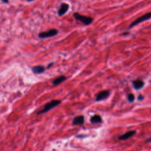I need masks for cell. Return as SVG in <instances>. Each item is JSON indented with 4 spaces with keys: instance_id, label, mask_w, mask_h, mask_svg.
<instances>
[{
    "instance_id": "cell-18",
    "label": "cell",
    "mask_w": 151,
    "mask_h": 151,
    "mask_svg": "<svg viewBox=\"0 0 151 151\" xmlns=\"http://www.w3.org/2000/svg\"><path fill=\"white\" fill-rule=\"evenodd\" d=\"M52 65V63H50V64L48 65L47 68H49V67H51Z\"/></svg>"
},
{
    "instance_id": "cell-17",
    "label": "cell",
    "mask_w": 151,
    "mask_h": 151,
    "mask_svg": "<svg viewBox=\"0 0 151 151\" xmlns=\"http://www.w3.org/2000/svg\"><path fill=\"white\" fill-rule=\"evenodd\" d=\"M147 142H151V137L147 139L146 140V143H147Z\"/></svg>"
},
{
    "instance_id": "cell-5",
    "label": "cell",
    "mask_w": 151,
    "mask_h": 151,
    "mask_svg": "<svg viewBox=\"0 0 151 151\" xmlns=\"http://www.w3.org/2000/svg\"><path fill=\"white\" fill-rule=\"evenodd\" d=\"M69 4L66 2H62L60 4V8L58 10V15L59 17H61L64 15L67 12L69 9Z\"/></svg>"
},
{
    "instance_id": "cell-10",
    "label": "cell",
    "mask_w": 151,
    "mask_h": 151,
    "mask_svg": "<svg viewBox=\"0 0 151 151\" xmlns=\"http://www.w3.org/2000/svg\"><path fill=\"white\" fill-rule=\"evenodd\" d=\"M144 84V82L140 79H136L133 81V86L136 90L142 88L143 87Z\"/></svg>"
},
{
    "instance_id": "cell-4",
    "label": "cell",
    "mask_w": 151,
    "mask_h": 151,
    "mask_svg": "<svg viewBox=\"0 0 151 151\" xmlns=\"http://www.w3.org/2000/svg\"><path fill=\"white\" fill-rule=\"evenodd\" d=\"M58 34V29H55V28H53V29H50L48 31H43V32H40L38 34V37L40 38H50V37H54L55 35H57Z\"/></svg>"
},
{
    "instance_id": "cell-14",
    "label": "cell",
    "mask_w": 151,
    "mask_h": 151,
    "mask_svg": "<svg viewBox=\"0 0 151 151\" xmlns=\"http://www.w3.org/2000/svg\"><path fill=\"white\" fill-rule=\"evenodd\" d=\"M137 99H138V100H139V101H142V100H143L144 99V96H142V94H139V95L138 96Z\"/></svg>"
},
{
    "instance_id": "cell-2",
    "label": "cell",
    "mask_w": 151,
    "mask_h": 151,
    "mask_svg": "<svg viewBox=\"0 0 151 151\" xmlns=\"http://www.w3.org/2000/svg\"><path fill=\"white\" fill-rule=\"evenodd\" d=\"M61 100H51L50 101V102L46 103L43 109L42 110H41L40 111H39L38 112V114H43V113H45L47 111H48L52 109V108L56 107L57 106H58V104H60L61 103Z\"/></svg>"
},
{
    "instance_id": "cell-12",
    "label": "cell",
    "mask_w": 151,
    "mask_h": 151,
    "mask_svg": "<svg viewBox=\"0 0 151 151\" xmlns=\"http://www.w3.org/2000/svg\"><path fill=\"white\" fill-rule=\"evenodd\" d=\"M101 117L98 114H95L90 118V122L92 123H99L101 122Z\"/></svg>"
},
{
    "instance_id": "cell-1",
    "label": "cell",
    "mask_w": 151,
    "mask_h": 151,
    "mask_svg": "<svg viewBox=\"0 0 151 151\" xmlns=\"http://www.w3.org/2000/svg\"><path fill=\"white\" fill-rule=\"evenodd\" d=\"M73 17L76 20L82 22L84 25H89L91 24L94 20L93 18L92 17L81 15L78 12H74L73 14Z\"/></svg>"
},
{
    "instance_id": "cell-8",
    "label": "cell",
    "mask_w": 151,
    "mask_h": 151,
    "mask_svg": "<svg viewBox=\"0 0 151 151\" xmlns=\"http://www.w3.org/2000/svg\"><path fill=\"white\" fill-rule=\"evenodd\" d=\"M84 122V117L83 115H80L75 117L73 120V125H82Z\"/></svg>"
},
{
    "instance_id": "cell-9",
    "label": "cell",
    "mask_w": 151,
    "mask_h": 151,
    "mask_svg": "<svg viewBox=\"0 0 151 151\" xmlns=\"http://www.w3.org/2000/svg\"><path fill=\"white\" fill-rule=\"evenodd\" d=\"M45 70V68L43 65H38L34 66L32 68V71L34 74H41L43 73Z\"/></svg>"
},
{
    "instance_id": "cell-7",
    "label": "cell",
    "mask_w": 151,
    "mask_h": 151,
    "mask_svg": "<svg viewBox=\"0 0 151 151\" xmlns=\"http://www.w3.org/2000/svg\"><path fill=\"white\" fill-rule=\"evenodd\" d=\"M136 134V131L134 130H130L129 132H127L126 133H124L123 134L120 136L118 137L119 140H127L130 137H132V136H133L134 134Z\"/></svg>"
},
{
    "instance_id": "cell-3",
    "label": "cell",
    "mask_w": 151,
    "mask_h": 151,
    "mask_svg": "<svg viewBox=\"0 0 151 151\" xmlns=\"http://www.w3.org/2000/svg\"><path fill=\"white\" fill-rule=\"evenodd\" d=\"M150 18H151V11L145 14L144 15H142L141 17H140L137 18V19H136L135 20H134L131 24H130V25L128 27V29H131L133 27L140 24L142 22H144L148 19H150Z\"/></svg>"
},
{
    "instance_id": "cell-16",
    "label": "cell",
    "mask_w": 151,
    "mask_h": 151,
    "mask_svg": "<svg viewBox=\"0 0 151 151\" xmlns=\"http://www.w3.org/2000/svg\"><path fill=\"white\" fill-rule=\"evenodd\" d=\"M1 1L3 3H5V4H8L9 3V0H1Z\"/></svg>"
},
{
    "instance_id": "cell-13",
    "label": "cell",
    "mask_w": 151,
    "mask_h": 151,
    "mask_svg": "<svg viewBox=\"0 0 151 151\" xmlns=\"http://www.w3.org/2000/svg\"><path fill=\"white\" fill-rule=\"evenodd\" d=\"M128 101L130 102H133L134 100V96L132 93H130L127 95Z\"/></svg>"
},
{
    "instance_id": "cell-6",
    "label": "cell",
    "mask_w": 151,
    "mask_h": 151,
    "mask_svg": "<svg viewBox=\"0 0 151 151\" xmlns=\"http://www.w3.org/2000/svg\"><path fill=\"white\" fill-rule=\"evenodd\" d=\"M110 94V91L108 90H104L100 91L99 92L96 97V101H99L103 100H104L105 99L107 98Z\"/></svg>"
},
{
    "instance_id": "cell-15",
    "label": "cell",
    "mask_w": 151,
    "mask_h": 151,
    "mask_svg": "<svg viewBox=\"0 0 151 151\" xmlns=\"http://www.w3.org/2000/svg\"><path fill=\"white\" fill-rule=\"evenodd\" d=\"M129 34V32H123L121 34V35H127Z\"/></svg>"
},
{
    "instance_id": "cell-11",
    "label": "cell",
    "mask_w": 151,
    "mask_h": 151,
    "mask_svg": "<svg viewBox=\"0 0 151 151\" xmlns=\"http://www.w3.org/2000/svg\"><path fill=\"white\" fill-rule=\"evenodd\" d=\"M66 77L64 76H59L58 77H57L56 78H55L52 83L53 85L54 86H57V85H58L60 84H61L62 82L64 81L65 80H66Z\"/></svg>"
},
{
    "instance_id": "cell-19",
    "label": "cell",
    "mask_w": 151,
    "mask_h": 151,
    "mask_svg": "<svg viewBox=\"0 0 151 151\" xmlns=\"http://www.w3.org/2000/svg\"><path fill=\"white\" fill-rule=\"evenodd\" d=\"M27 1H28V2H31V1H34V0H27Z\"/></svg>"
}]
</instances>
